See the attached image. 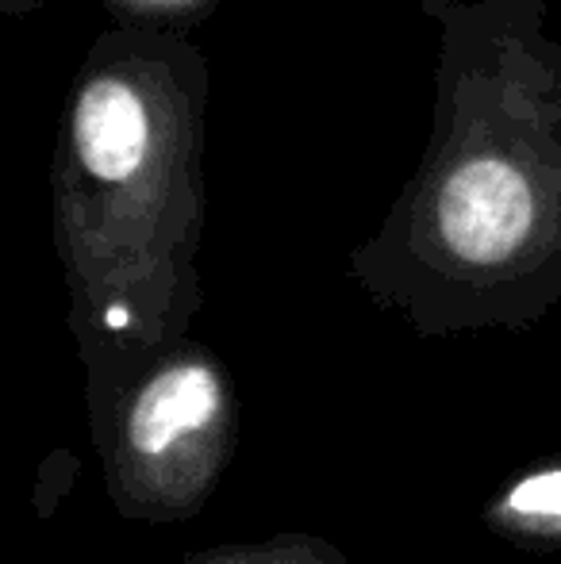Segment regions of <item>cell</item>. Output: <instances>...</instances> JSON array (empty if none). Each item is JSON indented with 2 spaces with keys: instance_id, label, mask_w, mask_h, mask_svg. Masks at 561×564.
Wrapping results in <instances>:
<instances>
[{
  "instance_id": "2",
  "label": "cell",
  "mask_w": 561,
  "mask_h": 564,
  "mask_svg": "<svg viewBox=\"0 0 561 564\" xmlns=\"http://www.w3.org/2000/svg\"><path fill=\"white\" fill-rule=\"evenodd\" d=\"M212 69L188 35L105 28L69 82L51 154L54 250L89 415L188 341L204 304Z\"/></svg>"
},
{
  "instance_id": "4",
  "label": "cell",
  "mask_w": 561,
  "mask_h": 564,
  "mask_svg": "<svg viewBox=\"0 0 561 564\" xmlns=\"http://www.w3.org/2000/svg\"><path fill=\"white\" fill-rule=\"evenodd\" d=\"M485 527L527 553H561V457L527 465L488 496Z\"/></svg>"
},
{
  "instance_id": "5",
  "label": "cell",
  "mask_w": 561,
  "mask_h": 564,
  "mask_svg": "<svg viewBox=\"0 0 561 564\" xmlns=\"http://www.w3.org/2000/svg\"><path fill=\"white\" fill-rule=\"evenodd\" d=\"M177 564H354L346 553H338L331 542L315 534H289L266 538V542H239V545H219V550L188 553Z\"/></svg>"
},
{
  "instance_id": "7",
  "label": "cell",
  "mask_w": 561,
  "mask_h": 564,
  "mask_svg": "<svg viewBox=\"0 0 561 564\" xmlns=\"http://www.w3.org/2000/svg\"><path fill=\"white\" fill-rule=\"evenodd\" d=\"M46 4H51V0H0V15H8V20H28V15L43 12Z\"/></svg>"
},
{
  "instance_id": "6",
  "label": "cell",
  "mask_w": 561,
  "mask_h": 564,
  "mask_svg": "<svg viewBox=\"0 0 561 564\" xmlns=\"http://www.w3.org/2000/svg\"><path fill=\"white\" fill-rule=\"evenodd\" d=\"M120 28H147V31H173L188 35L201 28L224 0H97Z\"/></svg>"
},
{
  "instance_id": "1",
  "label": "cell",
  "mask_w": 561,
  "mask_h": 564,
  "mask_svg": "<svg viewBox=\"0 0 561 564\" xmlns=\"http://www.w3.org/2000/svg\"><path fill=\"white\" fill-rule=\"evenodd\" d=\"M431 134L350 276L416 335L527 330L561 304V43L547 0H420Z\"/></svg>"
},
{
  "instance_id": "3",
  "label": "cell",
  "mask_w": 561,
  "mask_h": 564,
  "mask_svg": "<svg viewBox=\"0 0 561 564\" xmlns=\"http://www.w3.org/2000/svg\"><path fill=\"white\" fill-rule=\"evenodd\" d=\"M89 426L116 511L165 527L216 491L239 442V395L227 365L188 338L116 388Z\"/></svg>"
}]
</instances>
